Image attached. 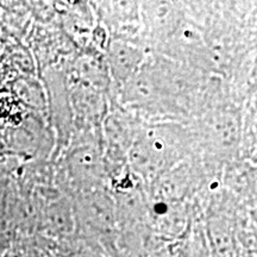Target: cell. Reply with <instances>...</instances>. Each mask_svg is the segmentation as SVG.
I'll list each match as a JSON object with an SVG mask.
<instances>
[{
  "mask_svg": "<svg viewBox=\"0 0 257 257\" xmlns=\"http://www.w3.org/2000/svg\"><path fill=\"white\" fill-rule=\"evenodd\" d=\"M138 60H140L138 51L121 42H115L111 48L112 69L118 78H128L136 68Z\"/></svg>",
  "mask_w": 257,
  "mask_h": 257,
  "instance_id": "cell-1",
  "label": "cell"
}]
</instances>
